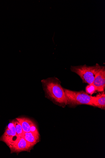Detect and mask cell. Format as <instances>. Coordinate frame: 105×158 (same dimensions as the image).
Returning a JSON list of instances; mask_svg holds the SVG:
<instances>
[{
    "label": "cell",
    "instance_id": "1",
    "mask_svg": "<svg viewBox=\"0 0 105 158\" xmlns=\"http://www.w3.org/2000/svg\"><path fill=\"white\" fill-rule=\"evenodd\" d=\"M41 82L46 98L60 106L64 107L67 105L64 88L59 79L52 77L43 79Z\"/></svg>",
    "mask_w": 105,
    "mask_h": 158
},
{
    "label": "cell",
    "instance_id": "2",
    "mask_svg": "<svg viewBox=\"0 0 105 158\" xmlns=\"http://www.w3.org/2000/svg\"><path fill=\"white\" fill-rule=\"evenodd\" d=\"M101 66L98 64L94 66H88L86 64L77 66H71V70L78 74L83 82L89 85L92 84L97 72Z\"/></svg>",
    "mask_w": 105,
    "mask_h": 158
},
{
    "label": "cell",
    "instance_id": "3",
    "mask_svg": "<svg viewBox=\"0 0 105 158\" xmlns=\"http://www.w3.org/2000/svg\"><path fill=\"white\" fill-rule=\"evenodd\" d=\"M67 105L71 107L86 105L91 106L92 96L83 91L77 92L64 89Z\"/></svg>",
    "mask_w": 105,
    "mask_h": 158
},
{
    "label": "cell",
    "instance_id": "4",
    "mask_svg": "<svg viewBox=\"0 0 105 158\" xmlns=\"http://www.w3.org/2000/svg\"><path fill=\"white\" fill-rule=\"evenodd\" d=\"M33 147L22 137L20 138L10 148L11 153H18L23 151L29 152Z\"/></svg>",
    "mask_w": 105,
    "mask_h": 158
},
{
    "label": "cell",
    "instance_id": "5",
    "mask_svg": "<svg viewBox=\"0 0 105 158\" xmlns=\"http://www.w3.org/2000/svg\"><path fill=\"white\" fill-rule=\"evenodd\" d=\"M93 84L99 92H103L105 88V68L101 66L95 77Z\"/></svg>",
    "mask_w": 105,
    "mask_h": 158
},
{
    "label": "cell",
    "instance_id": "6",
    "mask_svg": "<svg viewBox=\"0 0 105 158\" xmlns=\"http://www.w3.org/2000/svg\"><path fill=\"white\" fill-rule=\"evenodd\" d=\"M16 136L18 135L13 120H11L6 127L4 134L0 137V141L4 142L7 145L13 138Z\"/></svg>",
    "mask_w": 105,
    "mask_h": 158
},
{
    "label": "cell",
    "instance_id": "7",
    "mask_svg": "<svg viewBox=\"0 0 105 158\" xmlns=\"http://www.w3.org/2000/svg\"><path fill=\"white\" fill-rule=\"evenodd\" d=\"M91 106L103 110L105 109V94H99L92 97Z\"/></svg>",
    "mask_w": 105,
    "mask_h": 158
},
{
    "label": "cell",
    "instance_id": "8",
    "mask_svg": "<svg viewBox=\"0 0 105 158\" xmlns=\"http://www.w3.org/2000/svg\"><path fill=\"white\" fill-rule=\"evenodd\" d=\"M21 123L24 133L30 132L31 127L34 122L27 118L21 117L16 118Z\"/></svg>",
    "mask_w": 105,
    "mask_h": 158
},
{
    "label": "cell",
    "instance_id": "9",
    "mask_svg": "<svg viewBox=\"0 0 105 158\" xmlns=\"http://www.w3.org/2000/svg\"><path fill=\"white\" fill-rule=\"evenodd\" d=\"M23 137L26 140L34 146L38 142L40 135L30 132L24 133Z\"/></svg>",
    "mask_w": 105,
    "mask_h": 158
},
{
    "label": "cell",
    "instance_id": "10",
    "mask_svg": "<svg viewBox=\"0 0 105 158\" xmlns=\"http://www.w3.org/2000/svg\"><path fill=\"white\" fill-rule=\"evenodd\" d=\"M13 120L17 135L19 138L22 137L24 133L21 123L16 119Z\"/></svg>",
    "mask_w": 105,
    "mask_h": 158
},
{
    "label": "cell",
    "instance_id": "11",
    "mask_svg": "<svg viewBox=\"0 0 105 158\" xmlns=\"http://www.w3.org/2000/svg\"><path fill=\"white\" fill-rule=\"evenodd\" d=\"M86 90L87 93L91 95L93 94L96 91L95 87L93 84L88 85L86 88Z\"/></svg>",
    "mask_w": 105,
    "mask_h": 158
},
{
    "label": "cell",
    "instance_id": "12",
    "mask_svg": "<svg viewBox=\"0 0 105 158\" xmlns=\"http://www.w3.org/2000/svg\"><path fill=\"white\" fill-rule=\"evenodd\" d=\"M30 132L37 135H39L37 126L34 122L31 127Z\"/></svg>",
    "mask_w": 105,
    "mask_h": 158
}]
</instances>
